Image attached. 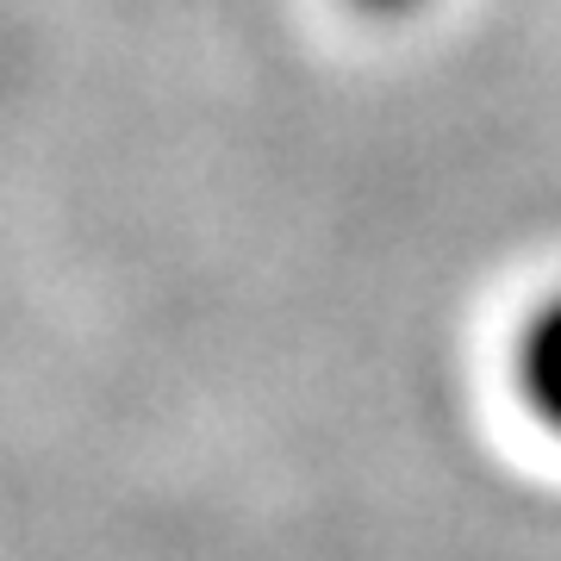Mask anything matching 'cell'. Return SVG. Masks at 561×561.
<instances>
[{"label":"cell","mask_w":561,"mask_h":561,"mask_svg":"<svg viewBox=\"0 0 561 561\" xmlns=\"http://www.w3.org/2000/svg\"><path fill=\"white\" fill-rule=\"evenodd\" d=\"M518 400L542 431L561 437V294L530 312L518 337Z\"/></svg>","instance_id":"obj_1"},{"label":"cell","mask_w":561,"mask_h":561,"mask_svg":"<svg viewBox=\"0 0 561 561\" xmlns=\"http://www.w3.org/2000/svg\"><path fill=\"white\" fill-rule=\"evenodd\" d=\"M362 13H375V20H400V13H412V7H424V0H356Z\"/></svg>","instance_id":"obj_2"}]
</instances>
